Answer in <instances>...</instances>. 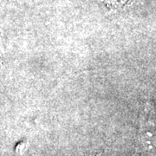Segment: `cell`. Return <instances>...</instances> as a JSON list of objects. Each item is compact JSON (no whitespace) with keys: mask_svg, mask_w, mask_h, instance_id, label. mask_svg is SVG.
<instances>
[{"mask_svg":"<svg viewBox=\"0 0 156 156\" xmlns=\"http://www.w3.org/2000/svg\"><path fill=\"white\" fill-rule=\"evenodd\" d=\"M141 141L147 148L156 146V122L150 118L146 119L141 125Z\"/></svg>","mask_w":156,"mask_h":156,"instance_id":"cell-1","label":"cell"}]
</instances>
